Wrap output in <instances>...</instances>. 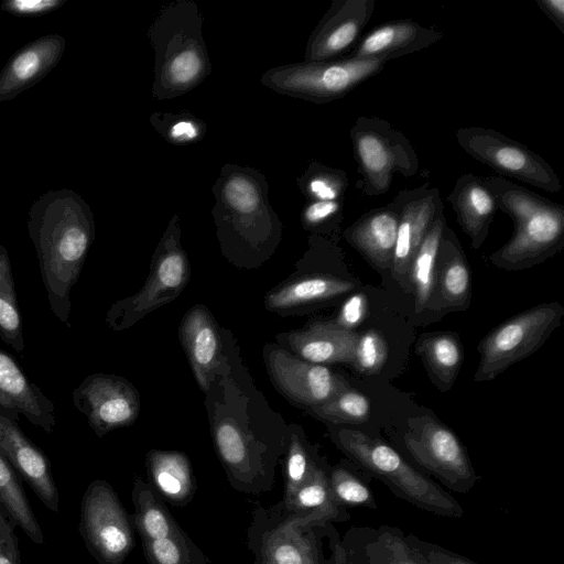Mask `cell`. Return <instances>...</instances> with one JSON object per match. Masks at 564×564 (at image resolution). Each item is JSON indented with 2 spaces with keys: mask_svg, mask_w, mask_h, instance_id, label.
<instances>
[{
  "mask_svg": "<svg viewBox=\"0 0 564 564\" xmlns=\"http://www.w3.org/2000/svg\"><path fill=\"white\" fill-rule=\"evenodd\" d=\"M205 397L214 448L229 485L246 495L270 491L286 451L289 423L256 387L232 334Z\"/></svg>",
  "mask_w": 564,
  "mask_h": 564,
  "instance_id": "cell-1",
  "label": "cell"
},
{
  "mask_svg": "<svg viewBox=\"0 0 564 564\" xmlns=\"http://www.w3.org/2000/svg\"><path fill=\"white\" fill-rule=\"evenodd\" d=\"M53 315L70 327V292L95 240L93 212L76 192L48 191L35 199L26 219Z\"/></svg>",
  "mask_w": 564,
  "mask_h": 564,
  "instance_id": "cell-2",
  "label": "cell"
},
{
  "mask_svg": "<svg viewBox=\"0 0 564 564\" xmlns=\"http://www.w3.org/2000/svg\"><path fill=\"white\" fill-rule=\"evenodd\" d=\"M213 189L221 253L238 269L259 268L274 253L282 234L264 176L251 167L225 165Z\"/></svg>",
  "mask_w": 564,
  "mask_h": 564,
  "instance_id": "cell-3",
  "label": "cell"
},
{
  "mask_svg": "<svg viewBox=\"0 0 564 564\" xmlns=\"http://www.w3.org/2000/svg\"><path fill=\"white\" fill-rule=\"evenodd\" d=\"M497 208L513 221L512 237L491 253L490 262L502 270L531 268L564 247V207L501 176H485Z\"/></svg>",
  "mask_w": 564,
  "mask_h": 564,
  "instance_id": "cell-4",
  "label": "cell"
},
{
  "mask_svg": "<svg viewBox=\"0 0 564 564\" xmlns=\"http://www.w3.org/2000/svg\"><path fill=\"white\" fill-rule=\"evenodd\" d=\"M197 4L177 0L160 11L149 29L154 53L152 93L156 99L180 97L199 85L212 64Z\"/></svg>",
  "mask_w": 564,
  "mask_h": 564,
  "instance_id": "cell-5",
  "label": "cell"
},
{
  "mask_svg": "<svg viewBox=\"0 0 564 564\" xmlns=\"http://www.w3.org/2000/svg\"><path fill=\"white\" fill-rule=\"evenodd\" d=\"M330 436L348 458L370 477L383 481L395 497L441 517H463L464 508L448 491L383 441L347 427L332 429Z\"/></svg>",
  "mask_w": 564,
  "mask_h": 564,
  "instance_id": "cell-6",
  "label": "cell"
},
{
  "mask_svg": "<svg viewBox=\"0 0 564 564\" xmlns=\"http://www.w3.org/2000/svg\"><path fill=\"white\" fill-rule=\"evenodd\" d=\"M330 523L307 522L282 503L264 508L257 503L247 531L253 564H341L344 557L327 556L324 538L333 534Z\"/></svg>",
  "mask_w": 564,
  "mask_h": 564,
  "instance_id": "cell-7",
  "label": "cell"
},
{
  "mask_svg": "<svg viewBox=\"0 0 564 564\" xmlns=\"http://www.w3.org/2000/svg\"><path fill=\"white\" fill-rule=\"evenodd\" d=\"M191 279V263L181 243V225L174 215L160 239L145 283L134 294L113 302L105 322L115 332L131 328L159 307L177 299Z\"/></svg>",
  "mask_w": 564,
  "mask_h": 564,
  "instance_id": "cell-8",
  "label": "cell"
},
{
  "mask_svg": "<svg viewBox=\"0 0 564 564\" xmlns=\"http://www.w3.org/2000/svg\"><path fill=\"white\" fill-rule=\"evenodd\" d=\"M357 162L356 188L365 196L388 192L395 175L412 177L419 158L409 139L378 117L359 116L349 132Z\"/></svg>",
  "mask_w": 564,
  "mask_h": 564,
  "instance_id": "cell-9",
  "label": "cell"
},
{
  "mask_svg": "<svg viewBox=\"0 0 564 564\" xmlns=\"http://www.w3.org/2000/svg\"><path fill=\"white\" fill-rule=\"evenodd\" d=\"M388 61L345 56L321 62H302L268 69L261 83L281 95L326 104L343 98L358 85L380 73Z\"/></svg>",
  "mask_w": 564,
  "mask_h": 564,
  "instance_id": "cell-10",
  "label": "cell"
},
{
  "mask_svg": "<svg viewBox=\"0 0 564 564\" xmlns=\"http://www.w3.org/2000/svg\"><path fill=\"white\" fill-rule=\"evenodd\" d=\"M402 444L411 466L454 492L468 494L480 479L459 438L430 415L408 421Z\"/></svg>",
  "mask_w": 564,
  "mask_h": 564,
  "instance_id": "cell-11",
  "label": "cell"
},
{
  "mask_svg": "<svg viewBox=\"0 0 564 564\" xmlns=\"http://www.w3.org/2000/svg\"><path fill=\"white\" fill-rule=\"evenodd\" d=\"M563 306L542 303L502 322L478 345L476 382L490 381L513 364L536 351L561 324Z\"/></svg>",
  "mask_w": 564,
  "mask_h": 564,
  "instance_id": "cell-12",
  "label": "cell"
},
{
  "mask_svg": "<svg viewBox=\"0 0 564 564\" xmlns=\"http://www.w3.org/2000/svg\"><path fill=\"white\" fill-rule=\"evenodd\" d=\"M78 531L98 564H124L134 546L130 514L102 479L91 481L83 495Z\"/></svg>",
  "mask_w": 564,
  "mask_h": 564,
  "instance_id": "cell-13",
  "label": "cell"
},
{
  "mask_svg": "<svg viewBox=\"0 0 564 564\" xmlns=\"http://www.w3.org/2000/svg\"><path fill=\"white\" fill-rule=\"evenodd\" d=\"M455 137L467 154L501 177L514 178L549 193L562 189L557 174L542 156L501 132L482 127H465L457 129Z\"/></svg>",
  "mask_w": 564,
  "mask_h": 564,
  "instance_id": "cell-14",
  "label": "cell"
},
{
  "mask_svg": "<svg viewBox=\"0 0 564 564\" xmlns=\"http://www.w3.org/2000/svg\"><path fill=\"white\" fill-rule=\"evenodd\" d=\"M262 356L274 389L306 411L324 404L348 386L325 365L302 359L275 343H267Z\"/></svg>",
  "mask_w": 564,
  "mask_h": 564,
  "instance_id": "cell-15",
  "label": "cell"
},
{
  "mask_svg": "<svg viewBox=\"0 0 564 564\" xmlns=\"http://www.w3.org/2000/svg\"><path fill=\"white\" fill-rule=\"evenodd\" d=\"M75 409L98 437L132 425L140 414V394L132 382L115 373L86 376L73 390Z\"/></svg>",
  "mask_w": 564,
  "mask_h": 564,
  "instance_id": "cell-16",
  "label": "cell"
},
{
  "mask_svg": "<svg viewBox=\"0 0 564 564\" xmlns=\"http://www.w3.org/2000/svg\"><path fill=\"white\" fill-rule=\"evenodd\" d=\"M398 210L397 241L391 273L406 292L411 291L409 272L412 259L435 217L444 210L441 192L429 183L400 191L392 199Z\"/></svg>",
  "mask_w": 564,
  "mask_h": 564,
  "instance_id": "cell-17",
  "label": "cell"
},
{
  "mask_svg": "<svg viewBox=\"0 0 564 564\" xmlns=\"http://www.w3.org/2000/svg\"><path fill=\"white\" fill-rule=\"evenodd\" d=\"M232 333L221 328L204 304H195L178 325V339L188 360L193 376L206 393L216 370L227 356Z\"/></svg>",
  "mask_w": 564,
  "mask_h": 564,
  "instance_id": "cell-18",
  "label": "cell"
},
{
  "mask_svg": "<svg viewBox=\"0 0 564 564\" xmlns=\"http://www.w3.org/2000/svg\"><path fill=\"white\" fill-rule=\"evenodd\" d=\"M375 0H334L310 35L304 62L343 57L370 21Z\"/></svg>",
  "mask_w": 564,
  "mask_h": 564,
  "instance_id": "cell-19",
  "label": "cell"
},
{
  "mask_svg": "<svg viewBox=\"0 0 564 564\" xmlns=\"http://www.w3.org/2000/svg\"><path fill=\"white\" fill-rule=\"evenodd\" d=\"M0 453L8 459L21 480L53 512L58 511L59 495L51 463L18 422L0 412Z\"/></svg>",
  "mask_w": 564,
  "mask_h": 564,
  "instance_id": "cell-20",
  "label": "cell"
},
{
  "mask_svg": "<svg viewBox=\"0 0 564 564\" xmlns=\"http://www.w3.org/2000/svg\"><path fill=\"white\" fill-rule=\"evenodd\" d=\"M55 403L23 371L15 358L0 348V412L52 434L56 427Z\"/></svg>",
  "mask_w": 564,
  "mask_h": 564,
  "instance_id": "cell-21",
  "label": "cell"
},
{
  "mask_svg": "<svg viewBox=\"0 0 564 564\" xmlns=\"http://www.w3.org/2000/svg\"><path fill=\"white\" fill-rule=\"evenodd\" d=\"M356 283L326 272H308L300 268L263 299L267 311L279 315H297L322 303L349 293Z\"/></svg>",
  "mask_w": 564,
  "mask_h": 564,
  "instance_id": "cell-22",
  "label": "cell"
},
{
  "mask_svg": "<svg viewBox=\"0 0 564 564\" xmlns=\"http://www.w3.org/2000/svg\"><path fill=\"white\" fill-rule=\"evenodd\" d=\"M358 336L334 319H319L299 329L278 333L274 343L302 359L326 366L351 364Z\"/></svg>",
  "mask_w": 564,
  "mask_h": 564,
  "instance_id": "cell-23",
  "label": "cell"
},
{
  "mask_svg": "<svg viewBox=\"0 0 564 564\" xmlns=\"http://www.w3.org/2000/svg\"><path fill=\"white\" fill-rule=\"evenodd\" d=\"M66 40L42 35L18 50L0 72V102L11 100L42 80L61 61Z\"/></svg>",
  "mask_w": 564,
  "mask_h": 564,
  "instance_id": "cell-24",
  "label": "cell"
},
{
  "mask_svg": "<svg viewBox=\"0 0 564 564\" xmlns=\"http://www.w3.org/2000/svg\"><path fill=\"white\" fill-rule=\"evenodd\" d=\"M470 299V271L466 257L453 229L445 226L435 263L433 293L426 310L465 311Z\"/></svg>",
  "mask_w": 564,
  "mask_h": 564,
  "instance_id": "cell-25",
  "label": "cell"
},
{
  "mask_svg": "<svg viewBox=\"0 0 564 564\" xmlns=\"http://www.w3.org/2000/svg\"><path fill=\"white\" fill-rule=\"evenodd\" d=\"M443 33L410 19L392 20L368 32L350 51L356 58H392L426 48Z\"/></svg>",
  "mask_w": 564,
  "mask_h": 564,
  "instance_id": "cell-26",
  "label": "cell"
},
{
  "mask_svg": "<svg viewBox=\"0 0 564 564\" xmlns=\"http://www.w3.org/2000/svg\"><path fill=\"white\" fill-rule=\"evenodd\" d=\"M398 220L392 200L361 215L344 230L343 237L377 270L391 271Z\"/></svg>",
  "mask_w": 564,
  "mask_h": 564,
  "instance_id": "cell-27",
  "label": "cell"
},
{
  "mask_svg": "<svg viewBox=\"0 0 564 564\" xmlns=\"http://www.w3.org/2000/svg\"><path fill=\"white\" fill-rule=\"evenodd\" d=\"M447 200L462 230L470 238L471 247L479 249L498 210L496 199L482 177L473 173L460 175Z\"/></svg>",
  "mask_w": 564,
  "mask_h": 564,
  "instance_id": "cell-28",
  "label": "cell"
},
{
  "mask_svg": "<svg viewBox=\"0 0 564 564\" xmlns=\"http://www.w3.org/2000/svg\"><path fill=\"white\" fill-rule=\"evenodd\" d=\"M149 484L174 507L188 505L196 492V480L188 456L181 451L150 449L145 455Z\"/></svg>",
  "mask_w": 564,
  "mask_h": 564,
  "instance_id": "cell-29",
  "label": "cell"
},
{
  "mask_svg": "<svg viewBox=\"0 0 564 564\" xmlns=\"http://www.w3.org/2000/svg\"><path fill=\"white\" fill-rule=\"evenodd\" d=\"M328 471L329 466L322 459L311 477L288 500L280 501L282 506L307 522L348 521L350 513L333 497Z\"/></svg>",
  "mask_w": 564,
  "mask_h": 564,
  "instance_id": "cell-30",
  "label": "cell"
},
{
  "mask_svg": "<svg viewBox=\"0 0 564 564\" xmlns=\"http://www.w3.org/2000/svg\"><path fill=\"white\" fill-rule=\"evenodd\" d=\"M415 350L438 390L451 389L463 361L458 335L453 332L423 334L416 341Z\"/></svg>",
  "mask_w": 564,
  "mask_h": 564,
  "instance_id": "cell-31",
  "label": "cell"
},
{
  "mask_svg": "<svg viewBox=\"0 0 564 564\" xmlns=\"http://www.w3.org/2000/svg\"><path fill=\"white\" fill-rule=\"evenodd\" d=\"M131 499L134 513L130 518L141 542L165 538L180 527L162 497L141 477H134Z\"/></svg>",
  "mask_w": 564,
  "mask_h": 564,
  "instance_id": "cell-32",
  "label": "cell"
},
{
  "mask_svg": "<svg viewBox=\"0 0 564 564\" xmlns=\"http://www.w3.org/2000/svg\"><path fill=\"white\" fill-rule=\"evenodd\" d=\"M445 226L443 210L431 224L410 265L409 281L414 293V310L417 314L426 311L433 293L435 263Z\"/></svg>",
  "mask_w": 564,
  "mask_h": 564,
  "instance_id": "cell-33",
  "label": "cell"
},
{
  "mask_svg": "<svg viewBox=\"0 0 564 564\" xmlns=\"http://www.w3.org/2000/svg\"><path fill=\"white\" fill-rule=\"evenodd\" d=\"M0 505L34 543H44L43 532L23 490L21 478L1 453Z\"/></svg>",
  "mask_w": 564,
  "mask_h": 564,
  "instance_id": "cell-34",
  "label": "cell"
},
{
  "mask_svg": "<svg viewBox=\"0 0 564 564\" xmlns=\"http://www.w3.org/2000/svg\"><path fill=\"white\" fill-rule=\"evenodd\" d=\"M0 339L18 352L25 349L21 311L7 248L0 245Z\"/></svg>",
  "mask_w": 564,
  "mask_h": 564,
  "instance_id": "cell-35",
  "label": "cell"
},
{
  "mask_svg": "<svg viewBox=\"0 0 564 564\" xmlns=\"http://www.w3.org/2000/svg\"><path fill=\"white\" fill-rule=\"evenodd\" d=\"M284 490L282 500H288L313 474L322 458L305 437L303 429L289 424V440L283 456Z\"/></svg>",
  "mask_w": 564,
  "mask_h": 564,
  "instance_id": "cell-36",
  "label": "cell"
},
{
  "mask_svg": "<svg viewBox=\"0 0 564 564\" xmlns=\"http://www.w3.org/2000/svg\"><path fill=\"white\" fill-rule=\"evenodd\" d=\"M141 543L148 564H210L208 556L181 527L165 538Z\"/></svg>",
  "mask_w": 564,
  "mask_h": 564,
  "instance_id": "cell-37",
  "label": "cell"
},
{
  "mask_svg": "<svg viewBox=\"0 0 564 564\" xmlns=\"http://www.w3.org/2000/svg\"><path fill=\"white\" fill-rule=\"evenodd\" d=\"M329 486L333 497L338 506L347 508L365 507L376 510L373 491L369 486L370 476L357 473L344 462L329 467Z\"/></svg>",
  "mask_w": 564,
  "mask_h": 564,
  "instance_id": "cell-38",
  "label": "cell"
},
{
  "mask_svg": "<svg viewBox=\"0 0 564 564\" xmlns=\"http://www.w3.org/2000/svg\"><path fill=\"white\" fill-rule=\"evenodd\" d=\"M297 184L308 202L344 200L349 180L343 170L312 162Z\"/></svg>",
  "mask_w": 564,
  "mask_h": 564,
  "instance_id": "cell-39",
  "label": "cell"
},
{
  "mask_svg": "<svg viewBox=\"0 0 564 564\" xmlns=\"http://www.w3.org/2000/svg\"><path fill=\"white\" fill-rule=\"evenodd\" d=\"M371 404L360 391L347 386L324 404L308 411L315 417L338 424H360L369 419Z\"/></svg>",
  "mask_w": 564,
  "mask_h": 564,
  "instance_id": "cell-40",
  "label": "cell"
},
{
  "mask_svg": "<svg viewBox=\"0 0 564 564\" xmlns=\"http://www.w3.org/2000/svg\"><path fill=\"white\" fill-rule=\"evenodd\" d=\"M375 533L365 547L369 564H420L399 528L380 525Z\"/></svg>",
  "mask_w": 564,
  "mask_h": 564,
  "instance_id": "cell-41",
  "label": "cell"
},
{
  "mask_svg": "<svg viewBox=\"0 0 564 564\" xmlns=\"http://www.w3.org/2000/svg\"><path fill=\"white\" fill-rule=\"evenodd\" d=\"M153 127L171 143L197 142L204 134L203 122L188 113H153Z\"/></svg>",
  "mask_w": 564,
  "mask_h": 564,
  "instance_id": "cell-42",
  "label": "cell"
},
{
  "mask_svg": "<svg viewBox=\"0 0 564 564\" xmlns=\"http://www.w3.org/2000/svg\"><path fill=\"white\" fill-rule=\"evenodd\" d=\"M388 357V345L376 329H368L358 336L351 365L364 375L380 371Z\"/></svg>",
  "mask_w": 564,
  "mask_h": 564,
  "instance_id": "cell-43",
  "label": "cell"
},
{
  "mask_svg": "<svg viewBox=\"0 0 564 564\" xmlns=\"http://www.w3.org/2000/svg\"><path fill=\"white\" fill-rule=\"evenodd\" d=\"M345 200L308 202L301 214L304 229L313 234H327L337 230L344 216Z\"/></svg>",
  "mask_w": 564,
  "mask_h": 564,
  "instance_id": "cell-44",
  "label": "cell"
},
{
  "mask_svg": "<svg viewBox=\"0 0 564 564\" xmlns=\"http://www.w3.org/2000/svg\"><path fill=\"white\" fill-rule=\"evenodd\" d=\"M404 541L420 564H478L462 554L455 553L442 545L421 540L413 534L404 535Z\"/></svg>",
  "mask_w": 564,
  "mask_h": 564,
  "instance_id": "cell-45",
  "label": "cell"
},
{
  "mask_svg": "<svg viewBox=\"0 0 564 564\" xmlns=\"http://www.w3.org/2000/svg\"><path fill=\"white\" fill-rule=\"evenodd\" d=\"M66 0H6L0 9L19 17L44 15L61 8Z\"/></svg>",
  "mask_w": 564,
  "mask_h": 564,
  "instance_id": "cell-46",
  "label": "cell"
},
{
  "mask_svg": "<svg viewBox=\"0 0 564 564\" xmlns=\"http://www.w3.org/2000/svg\"><path fill=\"white\" fill-rule=\"evenodd\" d=\"M367 303L368 301L365 293L351 295L345 301L338 316L334 321L341 327L354 330L366 316Z\"/></svg>",
  "mask_w": 564,
  "mask_h": 564,
  "instance_id": "cell-47",
  "label": "cell"
},
{
  "mask_svg": "<svg viewBox=\"0 0 564 564\" xmlns=\"http://www.w3.org/2000/svg\"><path fill=\"white\" fill-rule=\"evenodd\" d=\"M0 564H21L18 540L6 514L0 511Z\"/></svg>",
  "mask_w": 564,
  "mask_h": 564,
  "instance_id": "cell-48",
  "label": "cell"
},
{
  "mask_svg": "<svg viewBox=\"0 0 564 564\" xmlns=\"http://www.w3.org/2000/svg\"><path fill=\"white\" fill-rule=\"evenodd\" d=\"M540 10L564 34V1L563 0H535Z\"/></svg>",
  "mask_w": 564,
  "mask_h": 564,
  "instance_id": "cell-49",
  "label": "cell"
}]
</instances>
